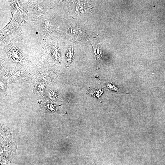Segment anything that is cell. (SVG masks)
Returning <instances> with one entry per match:
<instances>
[{
	"label": "cell",
	"instance_id": "cell-3",
	"mask_svg": "<svg viewBox=\"0 0 165 165\" xmlns=\"http://www.w3.org/2000/svg\"><path fill=\"white\" fill-rule=\"evenodd\" d=\"M73 47H72L70 48V51H69V54L68 55H67L68 56V62H70L72 61V60L73 59Z\"/></svg>",
	"mask_w": 165,
	"mask_h": 165
},
{
	"label": "cell",
	"instance_id": "cell-1",
	"mask_svg": "<svg viewBox=\"0 0 165 165\" xmlns=\"http://www.w3.org/2000/svg\"><path fill=\"white\" fill-rule=\"evenodd\" d=\"M94 54L98 62H100L102 59V50L97 44H95L93 45Z\"/></svg>",
	"mask_w": 165,
	"mask_h": 165
},
{
	"label": "cell",
	"instance_id": "cell-2",
	"mask_svg": "<svg viewBox=\"0 0 165 165\" xmlns=\"http://www.w3.org/2000/svg\"><path fill=\"white\" fill-rule=\"evenodd\" d=\"M103 93V91L101 90H91L90 91L89 94H91L97 97L98 99L100 97V96L102 95Z\"/></svg>",
	"mask_w": 165,
	"mask_h": 165
}]
</instances>
